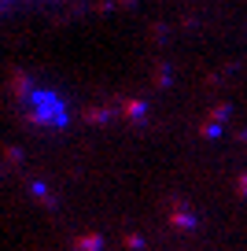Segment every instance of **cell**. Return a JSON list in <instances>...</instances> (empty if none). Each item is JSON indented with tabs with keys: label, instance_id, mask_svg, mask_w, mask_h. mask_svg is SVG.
Masks as SVG:
<instances>
[{
	"label": "cell",
	"instance_id": "1",
	"mask_svg": "<svg viewBox=\"0 0 247 251\" xmlns=\"http://www.w3.org/2000/svg\"><path fill=\"white\" fill-rule=\"evenodd\" d=\"M11 96H15L23 118L30 126H37V129L59 133V129L70 126V103L63 100L52 85H41L30 74H15V78H11Z\"/></svg>",
	"mask_w": 247,
	"mask_h": 251
},
{
	"label": "cell",
	"instance_id": "2",
	"mask_svg": "<svg viewBox=\"0 0 247 251\" xmlns=\"http://www.w3.org/2000/svg\"><path fill=\"white\" fill-rule=\"evenodd\" d=\"M11 4H15V0H0V11H8V8H11Z\"/></svg>",
	"mask_w": 247,
	"mask_h": 251
}]
</instances>
